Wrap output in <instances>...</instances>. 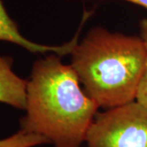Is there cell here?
Here are the masks:
<instances>
[{"label":"cell","mask_w":147,"mask_h":147,"mask_svg":"<svg viewBox=\"0 0 147 147\" xmlns=\"http://www.w3.org/2000/svg\"><path fill=\"white\" fill-rule=\"evenodd\" d=\"M98 108L81 88L72 67L53 53L33 65L20 126L45 137L53 147H82Z\"/></svg>","instance_id":"cell-1"},{"label":"cell","mask_w":147,"mask_h":147,"mask_svg":"<svg viewBox=\"0 0 147 147\" xmlns=\"http://www.w3.org/2000/svg\"><path fill=\"white\" fill-rule=\"evenodd\" d=\"M70 55V66L84 92L99 107L136 100L146 55L141 37L95 27Z\"/></svg>","instance_id":"cell-2"},{"label":"cell","mask_w":147,"mask_h":147,"mask_svg":"<svg viewBox=\"0 0 147 147\" xmlns=\"http://www.w3.org/2000/svg\"><path fill=\"white\" fill-rule=\"evenodd\" d=\"M85 142L88 147H147V106L134 100L97 113Z\"/></svg>","instance_id":"cell-3"},{"label":"cell","mask_w":147,"mask_h":147,"mask_svg":"<svg viewBox=\"0 0 147 147\" xmlns=\"http://www.w3.org/2000/svg\"><path fill=\"white\" fill-rule=\"evenodd\" d=\"M83 18L81 26L75 34L72 39L69 42H65L61 45H44L39 44L29 40L24 37L19 30L18 25L14 20H12L6 10L3 0H0V41H5L11 43H15L20 47L32 53H53L60 57L71 54L74 48L79 42V36L82 26L85 21Z\"/></svg>","instance_id":"cell-4"},{"label":"cell","mask_w":147,"mask_h":147,"mask_svg":"<svg viewBox=\"0 0 147 147\" xmlns=\"http://www.w3.org/2000/svg\"><path fill=\"white\" fill-rule=\"evenodd\" d=\"M12 59L0 55V102L19 110L26 104L27 80L12 69Z\"/></svg>","instance_id":"cell-5"},{"label":"cell","mask_w":147,"mask_h":147,"mask_svg":"<svg viewBox=\"0 0 147 147\" xmlns=\"http://www.w3.org/2000/svg\"><path fill=\"white\" fill-rule=\"evenodd\" d=\"M45 144H50L45 137L21 129L10 137L0 139V147H35Z\"/></svg>","instance_id":"cell-6"},{"label":"cell","mask_w":147,"mask_h":147,"mask_svg":"<svg viewBox=\"0 0 147 147\" xmlns=\"http://www.w3.org/2000/svg\"><path fill=\"white\" fill-rule=\"evenodd\" d=\"M140 37L146 48V61L142 79L137 90L136 100L147 106V19H143L140 22Z\"/></svg>","instance_id":"cell-7"},{"label":"cell","mask_w":147,"mask_h":147,"mask_svg":"<svg viewBox=\"0 0 147 147\" xmlns=\"http://www.w3.org/2000/svg\"><path fill=\"white\" fill-rule=\"evenodd\" d=\"M123 1L129 2L133 4H137V5L143 7L146 9H147V0H123Z\"/></svg>","instance_id":"cell-8"}]
</instances>
